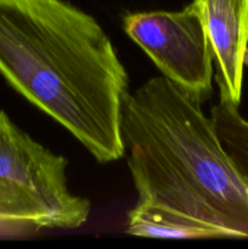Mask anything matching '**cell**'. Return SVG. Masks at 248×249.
<instances>
[{
	"mask_svg": "<svg viewBox=\"0 0 248 249\" xmlns=\"http://www.w3.org/2000/svg\"><path fill=\"white\" fill-rule=\"evenodd\" d=\"M0 74L97 162L125 155L128 73L89 14L63 0H0Z\"/></svg>",
	"mask_w": 248,
	"mask_h": 249,
	"instance_id": "6da1fadb",
	"label": "cell"
},
{
	"mask_svg": "<svg viewBox=\"0 0 248 249\" xmlns=\"http://www.w3.org/2000/svg\"><path fill=\"white\" fill-rule=\"evenodd\" d=\"M122 136L138 203L248 238V182L224 150L202 101L165 77L128 92Z\"/></svg>",
	"mask_w": 248,
	"mask_h": 249,
	"instance_id": "7a4b0ae2",
	"label": "cell"
},
{
	"mask_svg": "<svg viewBox=\"0 0 248 249\" xmlns=\"http://www.w3.org/2000/svg\"><path fill=\"white\" fill-rule=\"evenodd\" d=\"M67 165L0 111V229L31 233L84 225L90 203L70 190Z\"/></svg>",
	"mask_w": 248,
	"mask_h": 249,
	"instance_id": "3957f363",
	"label": "cell"
},
{
	"mask_svg": "<svg viewBox=\"0 0 248 249\" xmlns=\"http://www.w3.org/2000/svg\"><path fill=\"white\" fill-rule=\"evenodd\" d=\"M123 28L163 77L202 102L211 96L213 57L206 29L191 4L180 11L129 14Z\"/></svg>",
	"mask_w": 248,
	"mask_h": 249,
	"instance_id": "277c9868",
	"label": "cell"
},
{
	"mask_svg": "<svg viewBox=\"0 0 248 249\" xmlns=\"http://www.w3.org/2000/svg\"><path fill=\"white\" fill-rule=\"evenodd\" d=\"M211 46L220 101L240 107L248 53V0H192Z\"/></svg>",
	"mask_w": 248,
	"mask_h": 249,
	"instance_id": "5b68a950",
	"label": "cell"
},
{
	"mask_svg": "<svg viewBox=\"0 0 248 249\" xmlns=\"http://www.w3.org/2000/svg\"><path fill=\"white\" fill-rule=\"evenodd\" d=\"M128 235L170 240L215 238L213 231L202 224L165 209L136 203L128 213Z\"/></svg>",
	"mask_w": 248,
	"mask_h": 249,
	"instance_id": "8992f818",
	"label": "cell"
},
{
	"mask_svg": "<svg viewBox=\"0 0 248 249\" xmlns=\"http://www.w3.org/2000/svg\"><path fill=\"white\" fill-rule=\"evenodd\" d=\"M211 118L224 150L248 182V121L238 107L220 100L212 107Z\"/></svg>",
	"mask_w": 248,
	"mask_h": 249,
	"instance_id": "52a82bcc",
	"label": "cell"
}]
</instances>
